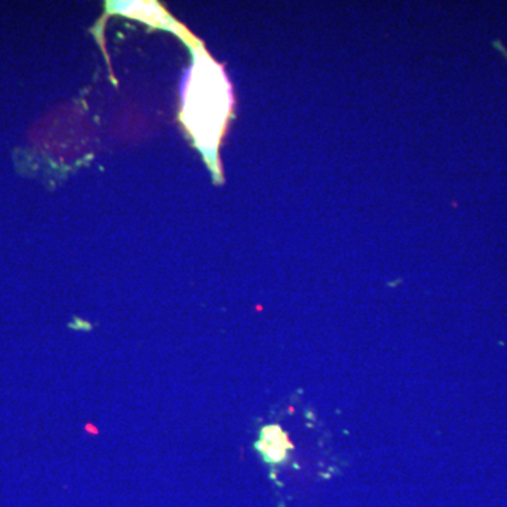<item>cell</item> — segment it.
<instances>
[{
    "mask_svg": "<svg viewBox=\"0 0 507 507\" xmlns=\"http://www.w3.org/2000/svg\"><path fill=\"white\" fill-rule=\"evenodd\" d=\"M233 110V93L223 66L203 55L196 65L189 86L186 113L193 136L205 150L216 173L217 147Z\"/></svg>",
    "mask_w": 507,
    "mask_h": 507,
    "instance_id": "6da1fadb",
    "label": "cell"
},
{
    "mask_svg": "<svg viewBox=\"0 0 507 507\" xmlns=\"http://www.w3.org/2000/svg\"><path fill=\"white\" fill-rule=\"evenodd\" d=\"M257 448L265 461L278 464L285 459L287 451L292 448V444L279 426H268L261 431Z\"/></svg>",
    "mask_w": 507,
    "mask_h": 507,
    "instance_id": "7a4b0ae2",
    "label": "cell"
},
{
    "mask_svg": "<svg viewBox=\"0 0 507 507\" xmlns=\"http://www.w3.org/2000/svg\"><path fill=\"white\" fill-rule=\"evenodd\" d=\"M494 47H496V48H497V50H499L500 52H501V54H503V55L507 58V50L504 48V47H503V45H501V44L499 43V41H496V43H494Z\"/></svg>",
    "mask_w": 507,
    "mask_h": 507,
    "instance_id": "3957f363",
    "label": "cell"
}]
</instances>
